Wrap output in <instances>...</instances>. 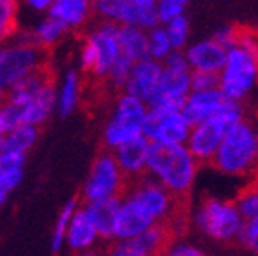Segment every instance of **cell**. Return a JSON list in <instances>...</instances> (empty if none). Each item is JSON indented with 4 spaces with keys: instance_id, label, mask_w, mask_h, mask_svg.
<instances>
[{
    "instance_id": "cell-1",
    "label": "cell",
    "mask_w": 258,
    "mask_h": 256,
    "mask_svg": "<svg viewBox=\"0 0 258 256\" xmlns=\"http://www.w3.org/2000/svg\"><path fill=\"white\" fill-rule=\"evenodd\" d=\"M209 165L231 177H258V119L243 115L231 124Z\"/></svg>"
},
{
    "instance_id": "cell-2",
    "label": "cell",
    "mask_w": 258,
    "mask_h": 256,
    "mask_svg": "<svg viewBox=\"0 0 258 256\" xmlns=\"http://www.w3.org/2000/svg\"><path fill=\"white\" fill-rule=\"evenodd\" d=\"M200 172V161L185 143H150L147 158V174L158 179L174 196L187 200Z\"/></svg>"
},
{
    "instance_id": "cell-3",
    "label": "cell",
    "mask_w": 258,
    "mask_h": 256,
    "mask_svg": "<svg viewBox=\"0 0 258 256\" xmlns=\"http://www.w3.org/2000/svg\"><path fill=\"white\" fill-rule=\"evenodd\" d=\"M6 99L15 106L20 124L40 126L55 110V84L48 66L26 75L8 90Z\"/></svg>"
},
{
    "instance_id": "cell-4",
    "label": "cell",
    "mask_w": 258,
    "mask_h": 256,
    "mask_svg": "<svg viewBox=\"0 0 258 256\" xmlns=\"http://www.w3.org/2000/svg\"><path fill=\"white\" fill-rule=\"evenodd\" d=\"M194 229L213 243L229 245L236 243L243 218L234 202L216 196H205L194 207L190 218Z\"/></svg>"
},
{
    "instance_id": "cell-5",
    "label": "cell",
    "mask_w": 258,
    "mask_h": 256,
    "mask_svg": "<svg viewBox=\"0 0 258 256\" xmlns=\"http://www.w3.org/2000/svg\"><path fill=\"white\" fill-rule=\"evenodd\" d=\"M258 86V53L242 44L229 46L218 72V90L229 101L243 103Z\"/></svg>"
},
{
    "instance_id": "cell-6",
    "label": "cell",
    "mask_w": 258,
    "mask_h": 256,
    "mask_svg": "<svg viewBox=\"0 0 258 256\" xmlns=\"http://www.w3.org/2000/svg\"><path fill=\"white\" fill-rule=\"evenodd\" d=\"M124 194L136 200L154 218L156 223H165L169 229H172L178 222L185 220L183 207H181L185 200L174 196L169 188L163 187L158 179H154L147 172L128 181Z\"/></svg>"
},
{
    "instance_id": "cell-7",
    "label": "cell",
    "mask_w": 258,
    "mask_h": 256,
    "mask_svg": "<svg viewBox=\"0 0 258 256\" xmlns=\"http://www.w3.org/2000/svg\"><path fill=\"white\" fill-rule=\"evenodd\" d=\"M243 115H245V112H243L242 103L227 99V103L214 115L190 126L189 138H187L185 145L194 158L200 161V165H207L213 159L224 134L227 132V128L236 121H240Z\"/></svg>"
},
{
    "instance_id": "cell-8",
    "label": "cell",
    "mask_w": 258,
    "mask_h": 256,
    "mask_svg": "<svg viewBox=\"0 0 258 256\" xmlns=\"http://www.w3.org/2000/svg\"><path fill=\"white\" fill-rule=\"evenodd\" d=\"M48 66L46 49L31 40L30 33H20L13 42L0 48V88L8 90L26 75Z\"/></svg>"
},
{
    "instance_id": "cell-9",
    "label": "cell",
    "mask_w": 258,
    "mask_h": 256,
    "mask_svg": "<svg viewBox=\"0 0 258 256\" xmlns=\"http://www.w3.org/2000/svg\"><path fill=\"white\" fill-rule=\"evenodd\" d=\"M117 28L114 22H101L90 31L79 51L81 68L95 75L97 79H106L110 68L121 55Z\"/></svg>"
},
{
    "instance_id": "cell-10",
    "label": "cell",
    "mask_w": 258,
    "mask_h": 256,
    "mask_svg": "<svg viewBox=\"0 0 258 256\" xmlns=\"http://www.w3.org/2000/svg\"><path fill=\"white\" fill-rule=\"evenodd\" d=\"M147 110H149V106H147L143 99L136 97V95L128 94V92L119 94V97L115 99L114 110H112L108 121L104 124V147L112 150V148L126 141V139L141 134V123H143Z\"/></svg>"
},
{
    "instance_id": "cell-11",
    "label": "cell",
    "mask_w": 258,
    "mask_h": 256,
    "mask_svg": "<svg viewBox=\"0 0 258 256\" xmlns=\"http://www.w3.org/2000/svg\"><path fill=\"white\" fill-rule=\"evenodd\" d=\"M126 185H128V177L119 168L112 150L106 148L94 159L90 167L85 187H83V198L85 202L121 198L126 190Z\"/></svg>"
},
{
    "instance_id": "cell-12",
    "label": "cell",
    "mask_w": 258,
    "mask_h": 256,
    "mask_svg": "<svg viewBox=\"0 0 258 256\" xmlns=\"http://www.w3.org/2000/svg\"><path fill=\"white\" fill-rule=\"evenodd\" d=\"M190 123L183 117L181 110L163 112V110L149 108L141 123V134L150 143L179 145L189 138Z\"/></svg>"
},
{
    "instance_id": "cell-13",
    "label": "cell",
    "mask_w": 258,
    "mask_h": 256,
    "mask_svg": "<svg viewBox=\"0 0 258 256\" xmlns=\"http://www.w3.org/2000/svg\"><path fill=\"white\" fill-rule=\"evenodd\" d=\"M190 92V70L178 68H165L161 64V75L156 88V94L152 95L147 106L163 112H176L181 110L185 99Z\"/></svg>"
},
{
    "instance_id": "cell-14",
    "label": "cell",
    "mask_w": 258,
    "mask_h": 256,
    "mask_svg": "<svg viewBox=\"0 0 258 256\" xmlns=\"http://www.w3.org/2000/svg\"><path fill=\"white\" fill-rule=\"evenodd\" d=\"M172 232L165 223H154L136 236L112 240L110 252L115 256H154L165 251Z\"/></svg>"
},
{
    "instance_id": "cell-15",
    "label": "cell",
    "mask_w": 258,
    "mask_h": 256,
    "mask_svg": "<svg viewBox=\"0 0 258 256\" xmlns=\"http://www.w3.org/2000/svg\"><path fill=\"white\" fill-rule=\"evenodd\" d=\"M150 141L143 134H138L134 138L126 139L117 147L112 148L115 161L123 170V174L128 177V181L136 177L143 176L147 172V158H149Z\"/></svg>"
},
{
    "instance_id": "cell-16",
    "label": "cell",
    "mask_w": 258,
    "mask_h": 256,
    "mask_svg": "<svg viewBox=\"0 0 258 256\" xmlns=\"http://www.w3.org/2000/svg\"><path fill=\"white\" fill-rule=\"evenodd\" d=\"M159 75H161V62L159 60L150 59V57L134 60L132 68H130L128 79L123 86V92H128L136 97L143 99L145 103H149L152 95L156 94Z\"/></svg>"
},
{
    "instance_id": "cell-17",
    "label": "cell",
    "mask_w": 258,
    "mask_h": 256,
    "mask_svg": "<svg viewBox=\"0 0 258 256\" xmlns=\"http://www.w3.org/2000/svg\"><path fill=\"white\" fill-rule=\"evenodd\" d=\"M154 218L145 211L136 200L123 194L119 202V211L115 218V229H114V240L119 238H130L136 236L150 225H154Z\"/></svg>"
},
{
    "instance_id": "cell-18",
    "label": "cell",
    "mask_w": 258,
    "mask_h": 256,
    "mask_svg": "<svg viewBox=\"0 0 258 256\" xmlns=\"http://www.w3.org/2000/svg\"><path fill=\"white\" fill-rule=\"evenodd\" d=\"M99 241V232L95 229V223L90 218L88 211L85 207H77L68 223L64 247H68L70 251L74 252H85L94 249Z\"/></svg>"
},
{
    "instance_id": "cell-19",
    "label": "cell",
    "mask_w": 258,
    "mask_h": 256,
    "mask_svg": "<svg viewBox=\"0 0 258 256\" xmlns=\"http://www.w3.org/2000/svg\"><path fill=\"white\" fill-rule=\"evenodd\" d=\"M225 51H227V48H224L220 42H216L213 37L196 40V42H189L183 49L190 70L214 72V74H218L222 66H224Z\"/></svg>"
},
{
    "instance_id": "cell-20",
    "label": "cell",
    "mask_w": 258,
    "mask_h": 256,
    "mask_svg": "<svg viewBox=\"0 0 258 256\" xmlns=\"http://www.w3.org/2000/svg\"><path fill=\"white\" fill-rule=\"evenodd\" d=\"M225 103H227V99L224 97V94L218 88L200 90V92L190 90L183 106H181V113L192 126V124L214 115Z\"/></svg>"
},
{
    "instance_id": "cell-21",
    "label": "cell",
    "mask_w": 258,
    "mask_h": 256,
    "mask_svg": "<svg viewBox=\"0 0 258 256\" xmlns=\"http://www.w3.org/2000/svg\"><path fill=\"white\" fill-rule=\"evenodd\" d=\"M94 13V0H53L48 15L53 17L66 30H75L88 22Z\"/></svg>"
},
{
    "instance_id": "cell-22",
    "label": "cell",
    "mask_w": 258,
    "mask_h": 256,
    "mask_svg": "<svg viewBox=\"0 0 258 256\" xmlns=\"http://www.w3.org/2000/svg\"><path fill=\"white\" fill-rule=\"evenodd\" d=\"M119 202L121 198H106V200H95V202L85 203V209L88 211L90 218L94 220L101 240H114L115 218H117V211H119Z\"/></svg>"
},
{
    "instance_id": "cell-23",
    "label": "cell",
    "mask_w": 258,
    "mask_h": 256,
    "mask_svg": "<svg viewBox=\"0 0 258 256\" xmlns=\"http://www.w3.org/2000/svg\"><path fill=\"white\" fill-rule=\"evenodd\" d=\"M81 94H83V84H81V75L75 70H68L60 84L55 88V110L60 117H68L77 110L81 103Z\"/></svg>"
},
{
    "instance_id": "cell-24",
    "label": "cell",
    "mask_w": 258,
    "mask_h": 256,
    "mask_svg": "<svg viewBox=\"0 0 258 256\" xmlns=\"http://www.w3.org/2000/svg\"><path fill=\"white\" fill-rule=\"evenodd\" d=\"M117 39H119V49L124 57L132 60H139L149 57L147 53V30L139 26L123 24L117 28Z\"/></svg>"
},
{
    "instance_id": "cell-25",
    "label": "cell",
    "mask_w": 258,
    "mask_h": 256,
    "mask_svg": "<svg viewBox=\"0 0 258 256\" xmlns=\"http://www.w3.org/2000/svg\"><path fill=\"white\" fill-rule=\"evenodd\" d=\"M94 13L104 22H114L117 26L136 22V8L128 0H94Z\"/></svg>"
},
{
    "instance_id": "cell-26",
    "label": "cell",
    "mask_w": 258,
    "mask_h": 256,
    "mask_svg": "<svg viewBox=\"0 0 258 256\" xmlns=\"http://www.w3.org/2000/svg\"><path fill=\"white\" fill-rule=\"evenodd\" d=\"M26 154L4 150L0 154V188L6 192L15 190L24 176Z\"/></svg>"
},
{
    "instance_id": "cell-27",
    "label": "cell",
    "mask_w": 258,
    "mask_h": 256,
    "mask_svg": "<svg viewBox=\"0 0 258 256\" xmlns=\"http://www.w3.org/2000/svg\"><path fill=\"white\" fill-rule=\"evenodd\" d=\"M39 138V126L35 124H17L11 130H8L6 134H2L4 139V150H13V152L26 154L37 143Z\"/></svg>"
},
{
    "instance_id": "cell-28",
    "label": "cell",
    "mask_w": 258,
    "mask_h": 256,
    "mask_svg": "<svg viewBox=\"0 0 258 256\" xmlns=\"http://www.w3.org/2000/svg\"><path fill=\"white\" fill-rule=\"evenodd\" d=\"M66 28L60 24L59 20L53 19V17H46L44 20H40L39 24L35 26V30L30 31V37L35 44H39L40 48H51L59 42L66 33Z\"/></svg>"
},
{
    "instance_id": "cell-29",
    "label": "cell",
    "mask_w": 258,
    "mask_h": 256,
    "mask_svg": "<svg viewBox=\"0 0 258 256\" xmlns=\"http://www.w3.org/2000/svg\"><path fill=\"white\" fill-rule=\"evenodd\" d=\"M172 49V42H170L169 35L165 31L163 24H158L147 30V53H149L150 59L161 62Z\"/></svg>"
},
{
    "instance_id": "cell-30",
    "label": "cell",
    "mask_w": 258,
    "mask_h": 256,
    "mask_svg": "<svg viewBox=\"0 0 258 256\" xmlns=\"http://www.w3.org/2000/svg\"><path fill=\"white\" fill-rule=\"evenodd\" d=\"M79 207V202L77 200H70L66 203L64 207L60 209L59 212V218H57V222H55L53 227V234H51V240H50V247L53 252H59L62 247H64V238H66V231H68V223L74 216L75 209Z\"/></svg>"
},
{
    "instance_id": "cell-31",
    "label": "cell",
    "mask_w": 258,
    "mask_h": 256,
    "mask_svg": "<svg viewBox=\"0 0 258 256\" xmlns=\"http://www.w3.org/2000/svg\"><path fill=\"white\" fill-rule=\"evenodd\" d=\"M234 205H236L243 220L258 218V177H254L253 181L236 196Z\"/></svg>"
},
{
    "instance_id": "cell-32",
    "label": "cell",
    "mask_w": 258,
    "mask_h": 256,
    "mask_svg": "<svg viewBox=\"0 0 258 256\" xmlns=\"http://www.w3.org/2000/svg\"><path fill=\"white\" fill-rule=\"evenodd\" d=\"M19 2L17 0H0V44H4L15 35Z\"/></svg>"
},
{
    "instance_id": "cell-33",
    "label": "cell",
    "mask_w": 258,
    "mask_h": 256,
    "mask_svg": "<svg viewBox=\"0 0 258 256\" xmlns=\"http://www.w3.org/2000/svg\"><path fill=\"white\" fill-rule=\"evenodd\" d=\"M165 31L169 35L170 42H172L174 49H185V46L189 44L190 39V22L187 19V15H179L174 17L172 20L165 22L163 24Z\"/></svg>"
},
{
    "instance_id": "cell-34",
    "label": "cell",
    "mask_w": 258,
    "mask_h": 256,
    "mask_svg": "<svg viewBox=\"0 0 258 256\" xmlns=\"http://www.w3.org/2000/svg\"><path fill=\"white\" fill-rule=\"evenodd\" d=\"M236 243L247 252L258 256V218H254V220H243V225L238 232Z\"/></svg>"
},
{
    "instance_id": "cell-35",
    "label": "cell",
    "mask_w": 258,
    "mask_h": 256,
    "mask_svg": "<svg viewBox=\"0 0 258 256\" xmlns=\"http://www.w3.org/2000/svg\"><path fill=\"white\" fill-rule=\"evenodd\" d=\"M132 64H134V60L128 59V57H124L123 53L117 57V60H115L114 66L110 68L108 75H106V81H108V84L112 86V88L123 90L124 83H126V79H128Z\"/></svg>"
},
{
    "instance_id": "cell-36",
    "label": "cell",
    "mask_w": 258,
    "mask_h": 256,
    "mask_svg": "<svg viewBox=\"0 0 258 256\" xmlns=\"http://www.w3.org/2000/svg\"><path fill=\"white\" fill-rule=\"evenodd\" d=\"M187 4H189V0H158L156 13H158L159 24H165V22L172 20L174 17L183 15Z\"/></svg>"
},
{
    "instance_id": "cell-37",
    "label": "cell",
    "mask_w": 258,
    "mask_h": 256,
    "mask_svg": "<svg viewBox=\"0 0 258 256\" xmlns=\"http://www.w3.org/2000/svg\"><path fill=\"white\" fill-rule=\"evenodd\" d=\"M167 254L170 256H204L205 254V249L198 243H192V241H187V240H172L167 243L165 247V251Z\"/></svg>"
},
{
    "instance_id": "cell-38",
    "label": "cell",
    "mask_w": 258,
    "mask_h": 256,
    "mask_svg": "<svg viewBox=\"0 0 258 256\" xmlns=\"http://www.w3.org/2000/svg\"><path fill=\"white\" fill-rule=\"evenodd\" d=\"M218 88V74L190 70V90H214Z\"/></svg>"
},
{
    "instance_id": "cell-39",
    "label": "cell",
    "mask_w": 258,
    "mask_h": 256,
    "mask_svg": "<svg viewBox=\"0 0 258 256\" xmlns=\"http://www.w3.org/2000/svg\"><path fill=\"white\" fill-rule=\"evenodd\" d=\"M238 37H240V28H236V26H233V24L220 26L213 35V39L216 40V42H220L224 48L236 44V42H238Z\"/></svg>"
},
{
    "instance_id": "cell-40",
    "label": "cell",
    "mask_w": 258,
    "mask_h": 256,
    "mask_svg": "<svg viewBox=\"0 0 258 256\" xmlns=\"http://www.w3.org/2000/svg\"><path fill=\"white\" fill-rule=\"evenodd\" d=\"M24 2L35 11H48L53 4V0H24Z\"/></svg>"
},
{
    "instance_id": "cell-41",
    "label": "cell",
    "mask_w": 258,
    "mask_h": 256,
    "mask_svg": "<svg viewBox=\"0 0 258 256\" xmlns=\"http://www.w3.org/2000/svg\"><path fill=\"white\" fill-rule=\"evenodd\" d=\"M156 2L158 0H128V4H132L138 10H150V8H156Z\"/></svg>"
},
{
    "instance_id": "cell-42",
    "label": "cell",
    "mask_w": 258,
    "mask_h": 256,
    "mask_svg": "<svg viewBox=\"0 0 258 256\" xmlns=\"http://www.w3.org/2000/svg\"><path fill=\"white\" fill-rule=\"evenodd\" d=\"M8 196H10V192H6L0 188V209L4 207V203L8 202Z\"/></svg>"
},
{
    "instance_id": "cell-43",
    "label": "cell",
    "mask_w": 258,
    "mask_h": 256,
    "mask_svg": "<svg viewBox=\"0 0 258 256\" xmlns=\"http://www.w3.org/2000/svg\"><path fill=\"white\" fill-rule=\"evenodd\" d=\"M6 95H8V92H6V90L0 88V104H2V103H4V101H6Z\"/></svg>"
},
{
    "instance_id": "cell-44",
    "label": "cell",
    "mask_w": 258,
    "mask_h": 256,
    "mask_svg": "<svg viewBox=\"0 0 258 256\" xmlns=\"http://www.w3.org/2000/svg\"><path fill=\"white\" fill-rule=\"evenodd\" d=\"M4 152V139H2V136H0V154Z\"/></svg>"
},
{
    "instance_id": "cell-45",
    "label": "cell",
    "mask_w": 258,
    "mask_h": 256,
    "mask_svg": "<svg viewBox=\"0 0 258 256\" xmlns=\"http://www.w3.org/2000/svg\"><path fill=\"white\" fill-rule=\"evenodd\" d=\"M0 48H2V44H0Z\"/></svg>"
}]
</instances>
